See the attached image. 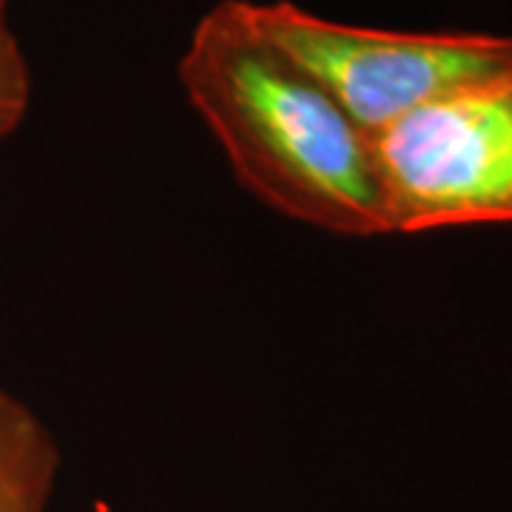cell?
Here are the masks:
<instances>
[{"instance_id":"1","label":"cell","mask_w":512,"mask_h":512,"mask_svg":"<svg viewBox=\"0 0 512 512\" xmlns=\"http://www.w3.org/2000/svg\"><path fill=\"white\" fill-rule=\"evenodd\" d=\"M177 74L256 200L339 237L387 234L367 137L242 23L234 0L217 3L197 23Z\"/></svg>"},{"instance_id":"2","label":"cell","mask_w":512,"mask_h":512,"mask_svg":"<svg viewBox=\"0 0 512 512\" xmlns=\"http://www.w3.org/2000/svg\"><path fill=\"white\" fill-rule=\"evenodd\" d=\"M234 9L365 137L444 94L512 72L510 35L365 29L313 15L291 0H234Z\"/></svg>"},{"instance_id":"3","label":"cell","mask_w":512,"mask_h":512,"mask_svg":"<svg viewBox=\"0 0 512 512\" xmlns=\"http://www.w3.org/2000/svg\"><path fill=\"white\" fill-rule=\"evenodd\" d=\"M387 234L512 222V72L367 137Z\"/></svg>"},{"instance_id":"4","label":"cell","mask_w":512,"mask_h":512,"mask_svg":"<svg viewBox=\"0 0 512 512\" xmlns=\"http://www.w3.org/2000/svg\"><path fill=\"white\" fill-rule=\"evenodd\" d=\"M60 444L46 421L0 387V512H49Z\"/></svg>"},{"instance_id":"5","label":"cell","mask_w":512,"mask_h":512,"mask_svg":"<svg viewBox=\"0 0 512 512\" xmlns=\"http://www.w3.org/2000/svg\"><path fill=\"white\" fill-rule=\"evenodd\" d=\"M32 106V66L18 35L0 26V143L12 137Z\"/></svg>"},{"instance_id":"6","label":"cell","mask_w":512,"mask_h":512,"mask_svg":"<svg viewBox=\"0 0 512 512\" xmlns=\"http://www.w3.org/2000/svg\"><path fill=\"white\" fill-rule=\"evenodd\" d=\"M6 9H9V0H0V26H6Z\"/></svg>"}]
</instances>
